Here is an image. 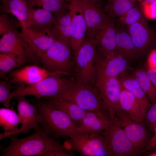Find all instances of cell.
Here are the masks:
<instances>
[{"instance_id": "8", "label": "cell", "mask_w": 156, "mask_h": 156, "mask_svg": "<svg viewBox=\"0 0 156 156\" xmlns=\"http://www.w3.org/2000/svg\"><path fill=\"white\" fill-rule=\"evenodd\" d=\"M68 140L71 148L82 156H108L102 132H76Z\"/></svg>"}, {"instance_id": "7", "label": "cell", "mask_w": 156, "mask_h": 156, "mask_svg": "<svg viewBox=\"0 0 156 156\" xmlns=\"http://www.w3.org/2000/svg\"><path fill=\"white\" fill-rule=\"evenodd\" d=\"M110 117L107 126L102 133L108 156L139 155L115 115Z\"/></svg>"}, {"instance_id": "3", "label": "cell", "mask_w": 156, "mask_h": 156, "mask_svg": "<svg viewBox=\"0 0 156 156\" xmlns=\"http://www.w3.org/2000/svg\"><path fill=\"white\" fill-rule=\"evenodd\" d=\"M75 103L86 111L111 113L101 100L94 86L71 78L57 97Z\"/></svg>"}, {"instance_id": "24", "label": "cell", "mask_w": 156, "mask_h": 156, "mask_svg": "<svg viewBox=\"0 0 156 156\" xmlns=\"http://www.w3.org/2000/svg\"><path fill=\"white\" fill-rule=\"evenodd\" d=\"M121 75L120 79L122 86L134 95L140 105L144 119L152 104L133 75L124 74V73Z\"/></svg>"}, {"instance_id": "36", "label": "cell", "mask_w": 156, "mask_h": 156, "mask_svg": "<svg viewBox=\"0 0 156 156\" xmlns=\"http://www.w3.org/2000/svg\"><path fill=\"white\" fill-rule=\"evenodd\" d=\"M140 8L145 18L156 20V3L140 2Z\"/></svg>"}, {"instance_id": "45", "label": "cell", "mask_w": 156, "mask_h": 156, "mask_svg": "<svg viewBox=\"0 0 156 156\" xmlns=\"http://www.w3.org/2000/svg\"><path fill=\"white\" fill-rule=\"evenodd\" d=\"M62 0L66 1H67L68 2H70V0Z\"/></svg>"}, {"instance_id": "17", "label": "cell", "mask_w": 156, "mask_h": 156, "mask_svg": "<svg viewBox=\"0 0 156 156\" xmlns=\"http://www.w3.org/2000/svg\"><path fill=\"white\" fill-rule=\"evenodd\" d=\"M21 33L31 50L36 55L46 51L56 40L51 29L27 27L22 28Z\"/></svg>"}, {"instance_id": "42", "label": "cell", "mask_w": 156, "mask_h": 156, "mask_svg": "<svg viewBox=\"0 0 156 156\" xmlns=\"http://www.w3.org/2000/svg\"><path fill=\"white\" fill-rule=\"evenodd\" d=\"M140 2H143L148 3H156V0H136Z\"/></svg>"}, {"instance_id": "27", "label": "cell", "mask_w": 156, "mask_h": 156, "mask_svg": "<svg viewBox=\"0 0 156 156\" xmlns=\"http://www.w3.org/2000/svg\"><path fill=\"white\" fill-rule=\"evenodd\" d=\"M28 8L27 27L40 29H51L55 19L53 13L43 9Z\"/></svg>"}, {"instance_id": "10", "label": "cell", "mask_w": 156, "mask_h": 156, "mask_svg": "<svg viewBox=\"0 0 156 156\" xmlns=\"http://www.w3.org/2000/svg\"><path fill=\"white\" fill-rule=\"evenodd\" d=\"M1 53H11L17 56L20 65L28 61L36 60V55L30 49L21 33L16 26L10 28L1 35L0 39Z\"/></svg>"}, {"instance_id": "37", "label": "cell", "mask_w": 156, "mask_h": 156, "mask_svg": "<svg viewBox=\"0 0 156 156\" xmlns=\"http://www.w3.org/2000/svg\"><path fill=\"white\" fill-rule=\"evenodd\" d=\"M15 26L10 20L7 13H2L0 15V34L2 35L11 27Z\"/></svg>"}, {"instance_id": "34", "label": "cell", "mask_w": 156, "mask_h": 156, "mask_svg": "<svg viewBox=\"0 0 156 156\" xmlns=\"http://www.w3.org/2000/svg\"><path fill=\"white\" fill-rule=\"evenodd\" d=\"M14 88L11 82L5 81L0 82V102L5 107L9 108L11 105L10 90Z\"/></svg>"}, {"instance_id": "32", "label": "cell", "mask_w": 156, "mask_h": 156, "mask_svg": "<svg viewBox=\"0 0 156 156\" xmlns=\"http://www.w3.org/2000/svg\"><path fill=\"white\" fill-rule=\"evenodd\" d=\"M145 18L140 7L136 6L131 8L115 20V23L126 27Z\"/></svg>"}, {"instance_id": "20", "label": "cell", "mask_w": 156, "mask_h": 156, "mask_svg": "<svg viewBox=\"0 0 156 156\" xmlns=\"http://www.w3.org/2000/svg\"><path fill=\"white\" fill-rule=\"evenodd\" d=\"M110 118L109 114L103 112L86 111L76 132H101L107 127Z\"/></svg>"}, {"instance_id": "39", "label": "cell", "mask_w": 156, "mask_h": 156, "mask_svg": "<svg viewBox=\"0 0 156 156\" xmlns=\"http://www.w3.org/2000/svg\"><path fill=\"white\" fill-rule=\"evenodd\" d=\"M148 67L156 70V49L150 52L148 58Z\"/></svg>"}, {"instance_id": "26", "label": "cell", "mask_w": 156, "mask_h": 156, "mask_svg": "<svg viewBox=\"0 0 156 156\" xmlns=\"http://www.w3.org/2000/svg\"><path fill=\"white\" fill-rule=\"evenodd\" d=\"M45 100L48 103L62 111L70 118L77 127L81 124L86 111L69 101L55 97Z\"/></svg>"}, {"instance_id": "13", "label": "cell", "mask_w": 156, "mask_h": 156, "mask_svg": "<svg viewBox=\"0 0 156 156\" xmlns=\"http://www.w3.org/2000/svg\"><path fill=\"white\" fill-rule=\"evenodd\" d=\"M126 28L140 57L156 45V34L146 18Z\"/></svg>"}, {"instance_id": "12", "label": "cell", "mask_w": 156, "mask_h": 156, "mask_svg": "<svg viewBox=\"0 0 156 156\" xmlns=\"http://www.w3.org/2000/svg\"><path fill=\"white\" fill-rule=\"evenodd\" d=\"M94 87L111 115L122 110L119 101L122 85L118 76L97 79Z\"/></svg>"}, {"instance_id": "38", "label": "cell", "mask_w": 156, "mask_h": 156, "mask_svg": "<svg viewBox=\"0 0 156 156\" xmlns=\"http://www.w3.org/2000/svg\"><path fill=\"white\" fill-rule=\"evenodd\" d=\"M73 156L74 154L64 148L55 149L43 153L42 156Z\"/></svg>"}, {"instance_id": "14", "label": "cell", "mask_w": 156, "mask_h": 156, "mask_svg": "<svg viewBox=\"0 0 156 156\" xmlns=\"http://www.w3.org/2000/svg\"><path fill=\"white\" fill-rule=\"evenodd\" d=\"M25 96L19 95L14 98L17 101V109L21 124V127L16 131L4 133L5 138L21 133H27L31 129L38 130L41 128L37 121V109L35 105L26 99Z\"/></svg>"}, {"instance_id": "2", "label": "cell", "mask_w": 156, "mask_h": 156, "mask_svg": "<svg viewBox=\"0 0 156 156\" xmlns=\"http://www.w3.org/2000/svg\"><path fill=\"white\" fill-rule=\"evenodd\" d=\"M35 106L38 111L37 121L42 130L53 138H69L77 128L69 117L46 101L39 100Z\"/></svg>"}, {"instance_id": "28", "label": "cell", "mask_w": 156, "mask_h": 156, "mask_svg": "<svg viewBox=\"0 0 156 156\" xmlns=\"http://www.w3.org/2000/svg\"><path fill=\"white\" fill-rule=\"evenodd\" d=\"M136 1L135 0H108L105 10L108 17L115 20L136 6Z\"/></svg>"}, {"instance_id": "11", "label": "cell", "mask_w": 156, "mask_h": 156, "mask_svg": "<svg viewBox=\"0 0 156 156\" xmlns=\"http://www.w3.org/2000/svg\"><path fill=\"white\" fill-rule=\"evenodd\" d=\"M127 60L116 52L102 55L97 51L95 59L96 81L122 74L128 68Z\"/></svg>"}, {"instance_id": "43", "label": "cell", "mask_w": 156, "mask_h": 156, "mask_svg": "<svg viewBox=\"0 0 156 156\" xmlns=\"http://www.w3.org/2000/svg\"><path fill=\"white\" fill-rule=\"evenodd\" d=\"M91 3H93L96 4H100V2L101 0H85Z\"/></svg>"}, {"instance_id": "21", "label": "cell", "mask_w": 156, "mask_h": 156, "mask_svg": "<svg viewBox=\"0 0 156 156\" xmlns=\"http://www.w3.org/2000/svg\"><path fill=\"white\" fill-rule=\"evenodd\" d=\"M116 25L117 53L127 60H133L139 57L126 27L116 23Z\"/></svg>"}, {"instance_id": "23", "label": "cell", "mask_w": 156, "mask_h": 156, "mask_svg": "<svg viewBox=\"0 0 156 156\" xmlns=\"http://www.w3.org/2000/svg\"><path fill=\"white\" fill-rule=\"evenodd\" d=\"M0 12L14 15L22 28L27 27L29 18V8L27 0H1Z\"/></svg>"}, {"instance_id": "15", "label": "cell", "mask_w": 156, "mask_h": 156, "mask_svg": "<svg viewBox=\"0 0 156 156\" xmlns=\"http://www.w3.org/2000/svg\"><path fill=\"white\" fill-rule=\"evenodd\" d=\"M68 10L71 18L70 46L73 52L84 40L87 29L80 0H70Z\"/></svg>"}, {"instance_id": "41", "label": "cell", "mask_w": 156, "mask_h": 156, "mask_svg": "<svg viewBox=\"0 0 156 156\" xmlns=\"http://www.w3.org/2000/svg\"><path fill=\"white\" fill-rule=\"evenodd\" d=\"M146 71L153 84L156 89V70L148 67Z\"/></svg>"}, {"instance_id": "44", "label": "cell", "mask_w": 156, "mask_h": 156, "mask_svg": "<svg viewBox=\"0 0 156 156\" xmlns=\"http://www.w3.org/2000/svg\"><path fill=\"white\" fill-rule=\"evenodd\" d=\"M148 156H156V151L147 155Z\"/></svg>"}, {"instance_id": "5", "label": "cell", "mask_w": 156, "mask_h": 156, "mask_svg": "<svg viewBox=\"0 0 156 156\" xmlns=\"http://www.w3.org/2000/svg\"><path fill=\"white\" fill-rule=\"evenodd\" d=\"M97 52L95 41L88 37L73 52L77 79L85 84L92 86L95 85L96 80L95 59Z\"/></svg>"}, {"instance_id": "19", "label": "cell", "mask_w": 156, "mask_h": 156, "mask_svg": "<svg viewBox=\"0 0 156 156\" xmlns=\"http://www.w3.org/2000/svg\"><path fill=\"white\" fill-rule=\"evenodd\" d=\"M56 75H66L63 73L52 72L36 65H30L12 72L10 76L12 82L30 85L47 77Z\"/></svg>"}, {"instance_id": "25", "label": "cell", "mask_w": 156, "mask_h": 156, "mask_svg": "<svg viewBox=\"0 0 156 156\" xmlns=\"http://www.w3.org/2000/svg\"><path fill=\"white\" fill-rule=\"evenodd\" d=\"M119 101L122 110L132 119L139 122H144V119L139 103L134 95L122 86Z\"/></svg>"}, {"instance_id": "29", "label": "cell", "mask_w": 156, "mask_h": 156, "mask_svg": "<svg viewBox=\"0 0 156 156\" xmlns=\"http://www.w3.org/2000/svg\"><path fill=\"white\" fill-rule=\"evenodd\" d=\"M20 118L13 108L2 107L0 109V126L5 133H8L18 130Z\"/></svg>"}, {"instance_id": "6", "label": "cell", "mask_w": 156, "mask_h": 156, "mask_svg": "<svg viewBox=\"0 0 156 156\" xmlns=\"http://www.w3.org/2000/svg\"><path fill=\"white\" fill-rule=\"evenodd\" d=\"M64 75L51 76L32 85L21 84L11 92L10 100L19 95L34 96L38 99L57 97L71 79L63 77Z\"/></svg>"}, {"instance_id": "30", "label": "cell", "mask_w": 156, "mask_h": 156, "mask_svg": "<svg viewBox=\"0 0 156 156\" xmlns=\"http://www.w3.org/2000/svg\"><path fill=\"white\" fill-rule=\"evenodd\" d=\"M133 75L138 81L148 99L152 104L156 101V89L148 76L146 70L138 68L134 70Z\"/></svg>"}, {"instance_id": "33", "label": "cell", "mask_w": 156, "mask_h": 156, "mask_svg": "<svg viewBox=\"0 0 156 156\" xmlns=\"http://www.w3.org/2000/svg\"><path fill=\"white\" fill-rule=\"evenodd\" d=\"M20 66L17 57L15 54L11 53H0L1 76H3L9 71Z\"/></svg>"}, {"instance_id": "40", "label": "cell", "mask_w": 156, "mask_h": 156, "mask_svg": "<svg viewBox=\"0 0 156 156\" xmlns=\"http://www.w3.org/2000/svg\"><path fill=\"white\" fill-rule=\"evenodd\" d=\"M153 135L151 138L149 144L145 151H149L156 149V124L154 127Z\"/></svg>"}, {"instance_id": "35", "label": "cell", "mask_w": 156, "mask_h": 156, "mask_svg": "<svg viewBox=\"0 0 156 156\" xmlns=\"http://www.w3.org/2000/svg\"><path fill=\"white\" fill-rule=\"evenodd\" d=\"M144 121L149 130L153 133L154 127L156 124V101L151 105L148 110Z\"/></svg>"}, {"instance_id": "31", "label": "cell", "mask_w": 156, "mask_h": 156, "mask_svg": "<svg viewBox=\"0 0 156 156\" xmlns=\"http://www.w3.org/2000/svg\"><path fill=\"white\" fill-rule=\"evenodd\" d=\"M68 2L62 0H27L28 8L37 6L53 13L63 12L68 10L70 3H68Z\"/></svg>"}, {"instance_id": "18", "label": "cell", "mask_w": 156, "mask_h": 156, "mask_svg": "<svg viewBox=\"0 0 156 156\" xmlns=\"http://www.w3.org/2000/svg\"><path fill=\"white\" fill-rule=\"evenodd\" d=\"M116 34L115 19L108 16L105 22L93 40L100 54L105 55L117 53Z\"/></svg>"}, {"instance_id": "4", "label": "cell", "mask_w": 156, "mask_h": 156, "mask_svg": "<svg viewBox=\"0 0 156 156\" xmlns=\"http://www.w3.org/2000/svg\"><path fill=\"white\" fill-rule=\"evenodd\" d=\"M46 68L68 75L75 71L73 51L70 45L58 40L44 51L36 54Z\"/></svg>"}, {"instance_id": "16", "label": "cell", "mask_w": 156, "mask_h": 156, "mask_svg": "<svg viewBox=\"0 0 156 156\" xmlns=\"http://www.w3.org/2000/svg\"><path fill=\"white\" fill-rule=\"evenodd\" d=\"M86 23L88 37L94 40L106 21L108 16L101 4L80 0Z\"/></svg>"}, {"instance_id": "22", "label": "cell", "mask_w": 156, "mask_h": 156, "mask_svg": "<svg viewBox=\"0 0 156 156\" xmlns=\"http://www.w3.org/2000/svg\"><path fill=\"white\" fill-rule=\"evenodd\" d=\"M53 14L55 19L51 30L52 36L56 40L62 41L70 45L71 18L69 10Z\"/></svg>"}, {"instance_id": "9", "label": "cell", "mask_w": 156, "mask_h": 156, "mask_svg": "<svg viewBox=\"0 0 156 156\" xmlns=\"http://www.w3.org/2000/svg\"><path fill=\"white\" fill-rule=\"evenodd\" d=\"M115 116L136 152L139 155L145 151L151 138L143 122L134 120L122 110L116 112Z\"/></svg>"}, {"instance_id": "1", "label": "cell", "mask_w": 156, "mask_h": 156, "mask_svg": "<svg viewBox=\"0 0 156 156\" xmlns=\"http://www.w3.org/2000/svg\"><path fill=\"white\" fill-rule=\"evenodd\" d=\"M35 131L30 135L21 138L9 136V145L6 148L0 146V156H42L43 153L57 148L66 149L64 144L49 136L41 127Z\"/></svg>"}]
</instances>
